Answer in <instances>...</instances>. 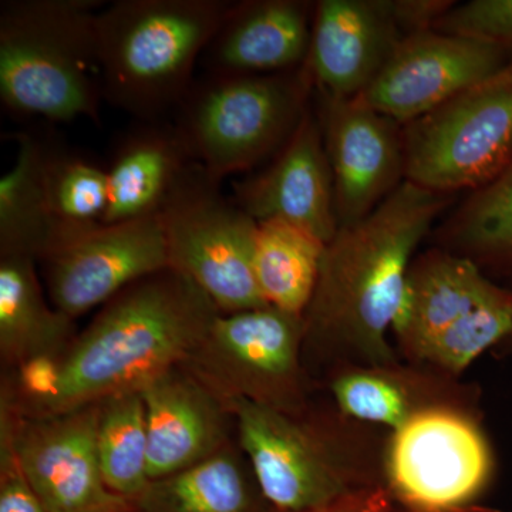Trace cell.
Returning <instances> with one entry per match:
<instances>
[{
	"instance_id": "29",
	"label": "cell",
	"mask_w": 512,
	"mask_h": 512,
	"mask_svg": "<svg viewBox=\"0 0 512 512\" xmlns=\"http://www.w3.org/2000/svg\"><path fill=\"white\" fill-rule=\"evenodd\" d=\"M511 332L512 289L501 288L493 298L431 340L414 363L461 379L478 357L498 348Z\"/></svg>"
},
{
	"instance_id": "21",
	"label": "cell",
	"mask_w": 512,
	"mask_h": 512,
	"mask_svg": "<svg viewBox=\"0 0 512 512\" xmlns=\"http://www.w3.org/2000/svg\"><path fill=\"white\" fill-rule=\"evenodd\" d=\"M194 163L175 124L141 121L121 137L106 165L109 202L101 224L158 215Z\"/></svg>"
},
{
	"instance_id": "10",
	"label": "cell",
	"mask_w": 512,
	"mask_h": 512,
	"mask_svg": "<svg viewBox=\"0 0 512 512\" xmlns=\"http://www.w3.org/2000/svg\"><path fill=\"white\" fill-rule=\"evenodd\" d=\"M383 473L384 487L403 510L477 504L497 474L484 412L429 410L389 431Z\"/></svg>"
},
{
	"instance_id": "22",
	"label": "cell",
	"mask_w": 512,
	"mask_h": 512,
	"mask_svg": "<svg viewBox=\"0 0 512 512\" xmlns=\"http://www.w3.org/2000/svg\"><path fill=\"white\" fill-rule=\"evenodd\" d=\"M128 512H274L238 440L197 466L151 480Z\"/></svg>"
},
{
	"instance_id": "1",
	"label": "cell",
	"mask_w": 512,
	"mask_h": 512,
	"mask_svg": "<svg viewBox=\"0 0 512 512\" xmlns=\"http://www.w3.org/2000/svg\"><path fill=\"white\" fill-rule=\"evenodd\" d=\"M446 205L440 192L403 181L372 214L326 244L318 284L303 313V362L316 386L342 366L402 359L392 322L417 248Z\"/></svg>"
},
{
	"instance_id": "23",
	"label": "cell",
	"mask_w": 512,
	"mask_h": 512,
	"mask_svg": "<svg viewBox=\"0 0 512 512\" xmlns=\"http://www.w3.org/2000/svg\"><path fill=\"white\" fill-rule=\"evenodd\" d=\"M37 262L0 256V359L3 369L33 357L57 355L77 336L73 318L47 301Z\"/></svg>"
},
{
	"instance_id": "32",
	"label": "cell",
	"mask_w": 512,
	"mask_h": 512,
	"mask_svg": "<svg viewBox=\"0 0 512 512\" xmlns=\"http://www.w3.org/2000/svg\"><path fill=\"white\" fill-rule=\"evenodd\" d=\"M456 3L439 2V0H396L393 2V13L397 26L403 36L416 35L434 29L444 15Z\"/></svg>"
},
{
	"instance_id": "24",
	"label": "cell",
	"mask_w": 512,
	"mask_h": 512,
	"mask_svg": "<svg viewBox=\"0 0 512 512\" xmlns=\"http://www.w3.org/2000/svg\"><path fill=\"white\" fill-rule=\"evenodd\" d=\"M15 140V163L0 178V256L42 262L57 242L45 184L49 141L30 133Z\"/></svg>"
},
{
	"instance_id": "17",
	"label": "cell",
	"mask_w": 512,
	"mask_h": 512,
	"mask_svg": "<svg viewBox=\"0 0 512 512\" xmlns=\"http://www.w3.org/2000/svg\"><path fill=\"white\" fill-rule=\"evenodd\" d=\"M404 39L387 0H320L306 67L320 93L360 96Z\"/></svg>"
},
{
	"instance_id": "35",
	"label": "cell",
	"mask_w": 512,
	"mask_h": 512,
	"mask_svg": "<svg viewBox=\"0 0 512 512\" xmlns=\"http://www.w3.org/2000/svg\"><path fill=\"white\" fill-rule=\"evenodd\" d=\"M498 349H501V353H503L504 356L512 355V332L511 335L498 346Z\"/></svg>"
},
{
	"instance_id": "9",
	"label": "cell",
	"mask_w": 512,
	"mask_h": 512,
	"mask_svg": "<svg viewBox=\"0 0 512 512\" xmlns=\"http://www.w3.org/2000/svg\"><path fill=\"white\" fill-rule=\"evenodd\" d=\"M404 175L440 192L493 181L512 163V60L501 72L407 124Z\"/></svg>"
},
{
	"instance_id": "11",
	"label": "cell",
	"mask_w": 512,
	"mask_h": 512,
	"mask_svg": "<svg viewBox=\"0 0 512 512\" xmlns=\"http://www.w3.org/2000/svg\"><path fill=\"white\" fill-rule=\"evenodd\" d=\"M99 403L43 417L0 409V441L8 443L49 512H128L101 474L96 431Z\"/></svg>"
},
{
	"instance_id": "3",
	"label": "cell",
	"mask_w": 512,
	"mask_h": 512,
	"mask_svg": "<svg viewBox=\"0 0 512 512\" xmlns=\"http://www.w3.org/2000/svg\"><path fill=\"white\" fill-rule=\"evenodd\" d=\"M229 412L239 447L274 512L318 510L384 487L389 431L346 416L328 396L313 399L301 413L245 400Z\"/></svg>"
},
{
	"instance_id": "4",
	"label": "cell",
	"mask_w": 512,
	"mask_h": 512,
	"mask_svg": "<svg viewBox=\"0 0 512 512\" xmlns=\"http://www.w3.org/2000/svg\"><path fill=\"white\" fill-rule=\"evenodd\" d=\"M101 0H6L0 5V100L12 116L100 124Z\"/></svg>"
},
{
	"instance_id": "2",
	"label": "cell",
	"mask_w": 512,
	"mask_h": 512,
	"mask_svg": "<svg viewBox=\"0 0 512 512\" xmlns=\"http://www.w3.org/2000/svg\"><path fill=\"white\" fill-rule=\"evenodd\" d=\"M218 313L210 296L174 269L128 286L62 353L59 397L46 416L140 392L183 365Z\"/></svg>"
},
{
	"instance_id": "33",
	"label": "cell",
	"mask_w": 512,
	"mask_h": 512,
	"mask_svg": "<svg viewBox=\"0 0 512 512\" xmlns=\"http://www.w3.org/2000/svg\"><path fill=\"white\" fill-rule=\"evenodd\" d=\"M396 508L389 491L382 487L350 495L326 507L306 512H394Z\"/></svg>"
},
{
	"instance_id": "30",
	"label": "cell",
	"mask_w": 512,
	"mask_h": 512,
	"mask_svg": "<svg viewBox=\"0 0 512 512\" xmlns=\"http://www.w3.org/2000/svg\"><path fill=\"white\" fill-rule=\"evenodd\" d=\"M434 29L491 43L512 53V0H471L453 6Z\"/></svg>"
},
{
	"instance_id": "15",
	"label": "cell",
	"mask_w": 512,
	"mask_h": 512,
	"mask_svg": "<svg viewBox=\"0 0 512 512\" xmlns=\"http://www.w3.org/2000/svg\"><path fill=\"white\" fill-rule=\"evenodd\" d=\"M232 191V200L256 222H289L326 244L338 232L335 188L322 127L309 109L268 167L235 181Z\"/></svg>"
},
{
	"instance_id": "12",
	"label": "cell",
	"mask_w": 512,
	"mask_h": 512,
	"mask_svg": "<svg viewBox=\"0 0 512 512\" xmlns=\"http://www.w3.org/2000/svg\"><path fill=\"white\" fill-rule=\"evenodd\" d=\"M42 264L49 301L73 319L170 268L158 215L83 229L60 242Z\"/></svg>"
},
{
	"instance_id": "34",
	"label": "cell",
	"mask_w": 512,
	"mask_h": 512,
	"mask_svg": "<svg viewBox=\"0 0 512 512\" xmlns=\"http://www.w3.org/2000/svg\"><path fill=\"white\" fill-rule=\"evenodd\" d=\"M394 512H508L498 510V508L484 507V505L473 504L467 505V507L451 508V510L441 511H419V510H403V508H396Z\"/></svg>"
},
{
	"instance_id": "27",
	"label": "cell",
	"mask_w": 512,
	"mask_h": 512,
	"mask_svg": "<svg viewBox=\"0 0 512 512\" xmlns=\"http://www.w3.org/2000/svg\"><path fill=\"white\" fill-rule=\"evenodd\" d=\"M45 184L57 229L55 248L70 235L101 224L109 202L106 165L49 141Z\"/></svg>"
},
{
	"instance_id": "18",
	"label": "cell",
	"mask_w": 512,
	"mask_h": 512,
	"mask_svg": "<svg viewBox=\"0 0 512 512\" xmlns=\"http://www.w3.org/2000/svg\"><path fill=\"white\" fill-rule=\"evenodd\" d=\"M140 394L146 406L150 481L197 466L234 441L231 412L181 366L151 380Z\"/></svg>"
},
{
	"instance_id": "26",
	"label": "cell",
	"mask_w": 512,
	"mask_h": 512,
	"mask_svg": "<svg viewBox=\"0 0 512 512\" xmlns=\"http://www.w3.org/2000/svg\"><path fill=\"white\" fill-rule=\"evenodd\" d=\"M97 456L111 493L130 501L150 483L146 406L140 392L99 402Z\"/></svg>"
},
{
	"instance_id": "31",
	"label": "cell",
	"mask_w": 512,
	"mask_h": 512,
	"mask_svg": "<svg viewBox=\"0 0 512 512\" xmlns=\"http://www.w3.org/2000/svg\"><path fill=\"white\" fill-rule=\"evenodd\" d=\"M0 512H49L5 441H0Z\"/></svg>"
},
{
	"instance_id": "19",
	"label": "cell",
	"mask_w": 512,
	"mask_h": 512,
	"mask_svg": "<svg viewBox=\"0 0 512 512\" xmlns=\"http://www.w3.org/2000/svg\"><path fill=\"white\" fill-rule=\"evenodd\" d=\"M500 289L467 256L443 249L416 256L407 271L390 330L397 355L416 362L431 340Z\"/></svg>"
},
{
	"instance_id": "20",
	"label": "cell",
	"mask_w": 512,
	"mask_h": 512,
	"mask_svg": "<svg viewBox=\"0 0 512 512\" xmlns=\"http://www.w3.org/2000/svg\"><path fill=\"white\" fill-rule=\"evenodd\" d=\"M313 10L301 0L232 2L205 49L208 73L274 74L301 69L311 49Z\"/></svg>"
},
{
	"instance_id": "28",
	"label": "cell",
	"mask_w": 512,
	"mask_h": 512,
	"mask_svg": "<svg viewBox=\"0 0 512 512\" xmlns=\"http://www.w3.org/2000/svg\"><path fill=\"white\" fill-rule=\"evenodd\" d=\"M450 239L451 252L481 269L512 268V163L468 198L451 224Z\"/></svg>"
},
{
	"instance_id": "6",
	"label": "cell",
	"mask_w": 512,
	"mask_h": 512,
	"mask_svg": "<svg viewBox=\"0 0 512 512\" xmlns=\"http://www.w3.org/2000/svg\"><path fill=\"white\" fill-rule=\"evenodd\" d=\"M308 67L274 74L207 73L192 83L175 127L218 183L276 156L309 107Z\"/></svg>"
},
{
	"instance_id": "5",
	"label": "cell",
	"mask_w": 512,
	"mask_h": 512,
	"mask_svg": "<svg viewBox=\"0 0 512 512\" xmlns=\"http://www.w3.org/2000/svg\"><path fill=\"white\" fill-rule=\"evenodd\" d=\"M227 0H116L97 15L104 101L140 121L177 110Z\"/></svg>"
},
{
	"instance_id": "7",
	"label": "cell",
	"mask_w": 512,
	"mask_h": 512,
	"mask_svg": "<svg viewBox=\"0 0 512 512\" xmlns=\"http://www.w3.org/2000/svg\"><path fill=\"white\" fill-rule=\"evenodd\" d=\"M225 404L301 413L318 390L303 362V319L266 305L218 313L181 365Z\"/></svg>"
},
{
	"instance_id": "13",
	"label": "cell",
	"mask_w": 512,
	"mask_h": 512,
	"mask_svg": "<svg viewBox=\"0 0 512 512\" xmlns=\"http://www.w3.org/2000/svg\"><path fill=\"white\" fill-rule=\"evenodd\" d=\"M511 60L503 47L427 30L404 37L357 97L396 123L409 124L490 79Z\"/></svg>"
},
{
	"instance_id": "8",
	"label": "cell",
	"mask_w": 512,
	"mask_h": 512,
	"mask_svg": "<svg viewBox=\"0 0 512 512\" xmlns=\"http://www.w3.org/2000/svg\"><path fill=\"white\" fill-rule=\"evenodd\" d=\"M158 220L170 269L191 279L221 313L268 305L255 276L258 222L225 197L200 164L191 165Z\"/></svg>"
},
{
	"instance_id": "14",
	"label": "cell",
	"mask_w": 512,
	"mask_h": 512,
	"mask_svg": "<svg viewBox=\"0 0 512 512\" xmlns=\"http://www.w3.org/2000/svg\"><path fill=\"white\" fill-rule=\"evenodd\" d=\"M319 121L333 175L339 228L355 224L403 183V134L399 123L370 109L360 97L322 94Z\"/></svg>"
},
{
	"instance_id": "16",
	"label": "cell",
	"mask_w": 512,
	"mask_h": 512,
	"mask_svg": "<svg viewBox=\"0 0 512 512\" xmlns=\"http://www.w3.org/2000/svg\"><path fill=\"white\" fill-rule=\"evenodd\" d=\"M318 389L346 416L386 431L400 429L429 410L484 412L477 384L403 359L389 365L336 367L319 380Z\"/></svg>"
},
{
	"instance_id": "25",
	"label": "cell",
	"mask_w": 512,
	"mask_h": 512,
	"mask_svg": "<svg viewBox=\"0 0 512 512\" xmlns=\"http://www.w3.org/2000/svg\"><path fill=\"white\" fill-rule=\"evenodd\" d=\"M326 242L298 225L259 221L255 235L256 282L268 305L303 316L318 284Z\"/></svg>"
}]
</instances>
